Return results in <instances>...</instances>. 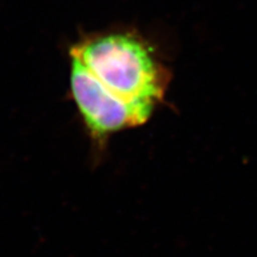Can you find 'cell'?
Masks as SVG:
<instances>
[{
	"label": "cell",
	"instance_id": "obj_1",
	"mask_svg": "<svg viewBox=\"0 0 257 257\" xmlns=\"http://www.w3.org/2000/svg\"><path fill=\"white\" fill-rule=\"evenodd\" d=\"M70 96L98 142L149 119L168 74L153 48L133 31L88 35L69 49Z\"/></svg>",
	"mask_w": 257,
	"mask_h": 257
}]
</instances>
